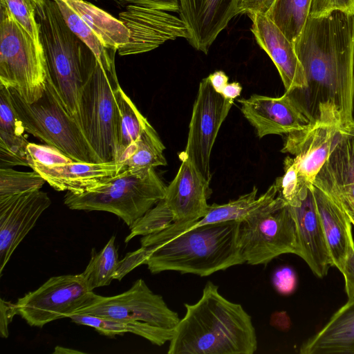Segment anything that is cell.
<instances>
[{"instance_id": "ab89813d", "label": "cell", "mask_w": 354, "mask_h": 354, "mask_svg": "<svg viewBox=\"0 0 354 354\" xmlns=\"http://www.w3.org/2000/svg\"><path fill=\"white\" fill-rule=\"evenodd\" d=\"M149 252L148 248L141 246L139 249L127 253L122 260L118 261L113 279L120 281L133 269L145 264Z\"/></svg>"}, {"instance_id": "484cf974", "label": "cell", "mask_w": 354, "mask_h": 354, "mask_svg": "<svg viewBox=\"0 0 354 354\" xmlns=\"http://www.w3.org/2000/svg\"><path fill=\"white\" fill-rule=\"evenodd\" d=\"M69 318L76 324L92 327L100 334L109 337L130 333L144 337L153 344L162 346L173 337L171 333L140 322L119 320L87 314H75Z\"/></svg>"}, {"instance_id": "f907efd6", "label": "cell", "mask_w": 354, "mask_h": 354, "mask_svg": "<svg viewBox=\"0 0 354 354\" xmlns=\"http://www.w3.org/2000/svg\"><path fill=\"white\" fill-rule=\"evenodd\" d=\"M63 1H65V0H62Z\"/></svg>"}, {"instance_id": "8fae6325", "label": "cell", "mask_w": 354, "mask_h": 354, "mask_svg": "<svg viewBox=\"0 0 354 354\" xmlns=\"http://www.w3.org/2000/svg\"><path fill=\"white\" fill-rule=\"evenodd\" d=\"M82 274L52 277L37 289L26 293L15 303L17 315L30 326L70 317L91 299Z\"/></svg>"}, {"instance_id": "52a82bcc", "label": "cell", "mask_w": 354, "mask_h": 354, "mask_svg": "<svg viewBox=\"0 0 354 354\" xmlns=\"http://www.w3.org/2000/svg\"><path fill=\"white\" fill-rule=\"evenodd\" d=\"M0 10V85L33 103L42 95L48 79L44 50L2 1Z\"/></svg>"}, {"instance_id": "44dd1931", "label": "cell", "mask_w": 354, "mask_h": 354, "mask_svg": "<svg viewBox=\"0 0 354 354\" xmlns=\"http://www.w3.org/2000/svg\"><path fill=\"white\" fill-rule=\"evenodd\" d=\"M57 191L82 194L94 189L125 171L116 162H72L46 167H30Z\"/></svg>"}, {"instance_id": "ac0fdd59", "label": "cell", "mask_w": 354, "mask_h": 354, "mask_svg": "<svg viewBox=\"0 0 354 354\" xmlns=\"http://www.w3.org/2000/svg\"><path fill=\"white\" fill-rule=\"evenodd\" d=\"M342 127L330 124L309 123L287 135L283 153H289L301 178L313 184L339 136Z\"/></svg>"}, {"instance_id": "e575fe53", "label": "cell", "mask_w": 354, "mask_h": 354, "mask_svg": "<svg viewBox=\"0 0 354 354\" xmlns=\"http://www.w3.org/2000/svg\"><path fill=\"white\" fill-rule=\"evenodd\" d=\"M25 136L10 135L0 131V169L13 166H28Z\"/></svg>"}, {"instance_id": "4fadbf2b", "label": "cell", "mask_w": 354, "mask_h": 354, "mask_svg": "<svg viewBox=\"0 0 354 354\" xmlns=\"http://www.w3.org/2000/svg\"><path fill=\"white\" fill-rule=\"evenodd\" d=\"M118 19L129 32V41L118 49L122 56L146 53L167 41L189 37L183 20L168 11L131 4Z\"/></svg>"}, {"instance_id": "30bf717a", "label": "cell", "mask_w": 354, "mask_h": 354, "mask_svg": "<svg viewBox=\"0 0 354 354\" xmlns=\"http://www.w3.org/2000/svg\"><path fill=\"white\" fill-rule=\"evenodd\" d=\"M75 314L140 322L172 335L180 319L162 297L153 292L142 279L136 280L127 291L116 295L103 297L94 292L91 300Z\"/></svg>"}, {"instance_id": "3957f363", "label": "cell", "mask_w": 354, "mask_h": 354, "mask_svg": "<svg viewBox=\"0 0 354 354\" xmlns=\"http://www.w3.org/2000/svg\"><path fill=\"white\" fill-rule=\"evenodd\" d=\"M239 230V221H232L143 236L141 246L150 251L145 264L152 274L172 270L200 277L243 264Z\"/></svg>"}, {"instance_id": "f35d334b", "label": "cell", "mask_w": 354, "mask_h": 354, "mask_svg": "<svg viewBox=\"0 0 354 354\" xmlns=\"http://www.w3.org/2000/svg\"><path fill=\"white\" fill-rule=\"evenodd\" d=\"M333 11L354 15V0H312L310 17H318Z\"/></svg>"}, {"instance_id": "277c9868", "label": "cell", "mask_w": 354, "mask_h": 354, "mask_svg": "<svg viewBox=\"0 0 354 354\" xmlns=\"http://www.w3.org/2000/svg\"><path fill=\"white\" fill-rule=\"evenodd\" d=\"M37 19L48 76L64 106L77 121L84 78L97 59L69 28L55 0L38 1Z\"/></svg>"}, {"instance_id": "d590c367", "label": "cell", "mask_w": 354, "mask_h": 354, "mask_svg": "<svg viewBox=\"0 0 354 354\" xmlns=\"http://www.w3.org/2000/svg\"><path fill=\"white\" fill-rule=\"evenodd\" d=\"M39 0H1L6 3L19 24L33 38L37 46L42 48L39 26L37 19Z\"/></svg>"}, {"instance_id": "b9f144b4", "label": "cell", "mask_w": 354, "mask_h": 354, "mask_svg": "<svg viewBox=\"0 0 354 354\" xmlns=\"http://www.w3.org/2000/svg\"><path fill=\"white\" fill-rule=\"evenodd\" d=\"M275 0H240L239 14H266Z\"/></svg>"}, {"instance_id": "6da1fadb", "label": "cell", "mask_w": 354, "mask_h": 354, "mask_svg": "<svg viewBox=\"0 0 354 354\" xmlns=\"http://www.w3.org/2000/svg\"><path fill=\"white\" fill-rule=\"evenodd\" d=\"M306 86L285 92L309 123L354 121V15L309 17L295 41Z\"/></svg>"}, {"instance_id": "2e32d148", "label": "cell", "mask_w": 354, "mask_h": 354, "mask_svg": "<svg viewBox=\"0 0 354 354\" xmlns=\"http://www.w3.org/2000/svg\"><path fill=\"white\" fill-rule=\"evenodd\" d=\"M294 218L298 254L319 278L325 277L333 263L317 212L313 184L304 186L288 204Z\"/></svg>"}, {"instance_id": "5bb4252c", "label": "cell", "mask_w": 354, "mask_h": 354, "mask_svg": "<svg viewBox=\"0 0 354 354\" xmlns=\"http://www.w3.org/2000/svg\"><path fill=\"white\" fill-rule=\"evenodd\" d=\"M47 193L36 189L0 197V275L12 253L50 205Z\"/></svg>"}, {"instance_id": "603a6c76", "label": "cell", "mask_w": 354, "mask_h": 354, "mask_svg": "<svg viewBox=\"0 0 354 354\" xmlns=\"http://www.w3.org/2000/svg\"><path fill=\"white\" fill-rule=\"evenodd\" d=\"M301 354H354V300L336 311L300 347Z\"/></svg>"}, {"instance_id": "7bdbcfd3", "label": "cell", "mask_w": 354, "mask_h": 354, "mask_svg": "<svg viewBox=\"0 0 354 354\" xmlns=\"http://www.w3.org/2000/svg\"><path fill=\"white\" fill-rule=\"evenodd\" d=\"M345 281V290L348 301L354 300V246H353L347 257L344 268L342 272Z\"/></svg>"}, {"instance_id": "7dc6e473", "label": "cell", "mask_w": 354, "mask_h": 354, "mask_svg": "<svg viewBox=\"0 0 354 354\" xmlns=\"http://www.w3.org/2000/svg\"><path fill=\"white\" fill-rule=\"evenodd\" d=\"M242 91L241 85L238 82L227 83L221 93L225 98L234 100L239 97Z\"/></svg>"}, {"instance_id": "d6986e66", "label": "cell", "mask_w": 354, "mask_h": 354, "mask_svg": "<svg viewBox=\"0 0 354 354\" xmlns=\"http://www.w3.org/2000/svg\"><path fill=\"white\" fill-rule=\"evenodd\" d=\"M241 111L261 138L268 135H288L309 124L288 95L270 97L254 94L242 98Z\"/></svg>"}, {"instance_id": "8992f818", "label": "cell", "mask_w": 354, "mask_h": 354, "mask_svg": "<svg viewBox=\"0 0 354 354\" xmlns=\"http://www.w3.org/2000/svg\"><path fill=\"white\" fill-rule=\"evenodd\" d=\"M12 105L28 133L77 162H99L78 122L64 106L48 76L40 98L29 104L12 88Z\"/></svg>"}, {"instance_id": "60d3db41", "label": "cell", "mask_w": 354, "mask_h": 354, "mask_svg": "<svg viewBox=\"0 0 354 354\" xmlns=\"http://www.w3.org/2000/svg\"><path fill=\"white\" fill-rule=\"evenodd\" d=\"M272 282L279 293L290 295L295 291L297 286L296 273L291 267H279L274 272Z\"/></svg>"}, {"instance_id": "9c48e42d", "label": "cell", "mask_w": 354, "mask_h": 354, "mask_svg": "<svg viewBox=\"0 0 354 354\" xmlns=\"http://www.w3.org/2000/svg\"><path fill=\"white\" fill-rule=\"evenodd\" d=\"M239 241L245 262L266 265L275 257L297 255L294 218L288 203L279 195L239 222Z\"/></svg>"}, {"instance_id": "5b68a950", "label": "cell", "mask_w": 354, "mask_h": 354, "mask_svg": "<svg viewBox=\"0 0 354 354\" xmlns=\"http://www.w3.org/2000/svg\"><path fill=\"white\" fill-rule=\"evenodd\" d=\"M166 189L154 168L126 169L86 192H67L64 203L73 210L112 213L130 227L165 198Z\"/></svg>"}, {"instance_id": "7402d4cb", "label": "cell", "mask_w": 354, "mask_h": 354, "mask_svg": "<svg viewBox=\"0 0 354 354\" xmlns=\"http://www.w3.org/2000/svg\"><path fill=\"white\" fill-rule=\"evenodd\" d=\"M313 188L333 266L342 272L354 246L351 221L338 201L315 185H313Z\"/></svg>"}, {"instance_id": "ee69618b", "label": "cell", "mask_w": 354, "mask_h": 354, "mask_svg": "<svg viewBox=\"0 0 354 354\" xmlns=\"http://www.w3.org/2000/svg\"><path fill=\"white\" fill-rule=\"evenodd\" d=\"M17 315L15 304L0 299V335L7 338L9 335L8 326L13 317Z\"/></svg>"}, {"instance_id": "c3c4849f", "label": "cell", "mask_w": 354, "mask_h": 354, "mask_svg": "<svg viewBox=\"0 0 354 354\" xmlns=\"http://www.w3.org/2000/svg\"><path fill=\"white\" fill-rule=\"evenodd\" d=\"M53 354H75V353H84V352L77 351L75 349H72L69 348H66L60 346H57L54 348Z\"/></svg>"}, {"instance_id": "1f68e13d", "label": "cell", "mask_w": 354, "mask_h": 354, "mask_svg": "<svg viewBox=\"0 0 354 354\" xmlns=\"http://www.w3.org/2000/svg\"><path fill=\"white\" fill-rule=\"evenodd\" d=\"M55 1L69 28L91 50L99 63L106 67L115 66L117 50L104 46L91 28L66 2Z\"/></svg>"}, {"instance_id": "74e56055", "label": "cell", "mask_w": 354, "mask_h": 354, "mask_svg": "<svg viewBox=\"0 0 354 354\" xmlns=\"http://www.w3.org/2000/svg\"><path fill=\"white\" fill-rule=\"evenodd\" d=\"M28 167L41 165L53 167L74 161L56 148L29 142L26 147Z\"/></svg>"}, {"instance_id": "7a4b0ae2", "label": "cell", "mask_w": 354, "mask_h": 354, "mask_svg": "<svg viewBox=\"0 0 354 354\" xmlns=\"http://www.w3.org/2000/svg\"><path fill=\"white\" fill-rule=\"evenodd\" d=\"M186 313L169 341L168 354H253L257 337L251 316L221 295L209 281L199 300L185 304Z\"/></svg>"}, {"instance_id": "836d02e7", "label": "cell", "mask_w": 354, "mask_h": 354, "mask_svg": "<svg viewBox=\"0 0 354 354\" xmlns=\"http://www.w3.org/2000/svg\"><path fill=\"white\" fill-rule=\"evenodd\" d=\"M46 180L35 171H19L11 168L0 169V197L40 189Z\"/></svg>"}, {"instance_id": "d4e9b609", "label": "cell", "mask_w": 354, "mask_h": 354, "mask_svg": "<svg viewBox=\"0 0 354 354\" xmlns=\"http://www.w3.org/2000/svg\"><path fill=\"white\" fill-rule=\"evenodd\" d=\"M91 28L108 48L117 50L129 39V32L119 19L84 0L65 1Z\"/></svg>"}, {"instance_id": "ba28073f", "label": "cell", "mask_w": 354, "mask_h": 354, "mask_svg": "<svg viewBox=\"0 0 354 354\" xmlns=\"http://www.w3.org/2000/svg\"><path fill=\"white\" fill-rule=\"evenodd\" d=\"M120 87L115 67L97 60L84 78L77 121L99 162L116 160V92Z\"/></svg>"}, {"instance_id": "8d00e7d4", "label": "cell", "mask_w": 354, "mask_h": 354, "mask_svg": "<svg viewBox=\"0 0 354 354\" xmlns=\"http://www.w3.org/2000/svg\"><path fill=\"white\" fill-rule=\"evenodd\" d=\"M278 194L288 204L300 193L306 183L299 176L293 158L289 156L284 160V174L276 179L274 183Z\"/></svg>"}, {"instance_id": "f1b7e54d", "label": "cell", "mask_w": 354, "mask_h": 354, "mask_svg": "<svg viewBox=\"0 0 354 354\" xmlns=\"http://www.w3.org/2000/svg\"><path fill=\"white\" fill-rule=\"evenodd\" d=\"M116 102L118 111L115 124V162L137 140L149 122L121 86L116 92Z\"/></svg>"}, {"instance_id": "83f0119b", "label": "cell", "mask_w": 354, "mask_h": 354, "mask_svg": "<svg viewBox=\"0 0 354 354\" xmlns=\"http://www.w3.org/2000/svg\"><path fill=\"white\" fill-rule=\"evenodd\" d=\"M258 189L254 187L248 194L240 196L237 199L227 203L209 205L205 216L193 225L216 223L225 221H241L257 208L274 198L278 194L275 184L267 191L257 197Z\"/></svg>"}, {"instance_id": "f546056e", "label": "cell", "mask_w": 354, "mask_h": 354, "mask_svg": "<svg viewBox=\"0 0 354 354\" xmlns=\"http://www.w3.org/2000/svg\"><path fill=\"white\" fill-rule=\"evenodd\" d=\"M312 0H275L266 14L292 43L301 32Z\"/></svg>"}, {"instance_id": "cb8c5ba5", "label": "cell", "mask_w": 354, "mask_h": 354, "mask_svg": "<svg viewBox=\"0 0 354 354\" xmlns=\"http://www.w3.org/2000/svg\"><path fill=\"white\" fill-rule=\"evenodd\" d=\"M354 184V121L342 127L339 136L313 185L329 195Z\"/></svg>"}, {"instance_id": "e0dca14e", "label": "cell", "mask_w": 354, "mask_h": 354, "mask_svg": "<svg viewBox=\"0 0 354 354\" xmlns=\"http://www.w3.org/2000/svg\"><path fill=\"white\" fill-rule=\"evenodd\" d=\"M240 0H178L180 18L186 26L189 44L207 54L229 22L239 15Z\"/></svg>"}, {"instance_id": "4316f807", "label": "cell", "mask_w": 354, "mask_h": 354, "mask_svg": "<svg viewBox=\"0 0 354 354\" xmlns=\"http://www.w3.org/2000/svg\"><path fill=\"white\" fill-rule=\"evenodd\" d=\"M165 149L158 134L148 122L137 140L130 145L116 162L126 169H149L167 165Z\"/></svg>"}, {"instance_id": "f6af8a7d", "label": "cell", "mask_w": 354, "mask_h": 354, "mask_svg": "<svg viewBox=\"0 0 354 354\" xmlns=\"http://www.w3.org/2000/svg\"><path fill=\"white\" fill-rule=\"evenodd\" d=\"M168 12H178V0H116Z\"/></svg>"}, {"instance_id": "7c38bea8", "label": "cell", "mask_w": 354, "mask_h": 354, "mask_svg": "<svg viewBox=\"0 0 354 354\" xmlns=\"http://www.w3.org/2000/svg\"><path fill=\"white\" fill-rule=\"evenodd\" d=\"M234 100L216 92L207 77L203 79L193 106L185 155L209 183L210 158L220 127Z\"/></svg>"}, {"instance_id": "d6a6232c", "label": "cell", "mask_w": 354, "mask_h": 354, "mask_svg": "<svg viewBox=\"0 0 354 354\" xmlns=\"http://www.w3.org/2000/svg\"><path fill=\"white\" fill-rule=\"evenodd\" d=\"M174 221V214L163 198L133 223L124 242L127 243L136 236L156 234Z\"/></svg>"}, {"instance_id": "bcb514c9", "label": "cell", "mask_w": 354, "mask_h": 354, "mask_svg": "<svg viewBox=\"0 0 354 354\" xmlns=\"http://www.w3.org/2000/svg\"><path fill=\"white\" fill-rule=\"evenodd\" d=\"M207 78L214 89L219 93L222 92L228 82V77L222 71H217L211 73Z\"/></svg>"}, {"instance_id": "681fc988", "label": "cell", "mask_w": 354, "mask_h": 354, "mask_svg": "<svg viewBox=\"0 0 354 354\" xmlns=\"http://www.w3.org/2000/svg\"><path fill=\"white\" fill-rule=\"evenodd\" d=\"M346 212L349 216L351 223L354 225V212H347V211H346Z\"/></svg>"}, {"instance_id": "4dcf8cb0", "label": "cell", "mask_w": 354, "mask_h": 354, "mask_svg": "<svg viewBox=\"0 0 354 354\" xmlns=\"http://www.w3.org/2000/svg\"><path fill=\"white\" fill-rule=\"evenodd\" d=\"M115 241L113 236L99 252L95 248L91 250L90 261L81 273L90 291L109 286L113 279L119 261Z\"/></svg>"}, {"instance_id": "ffe728a7", "label": "cell", "mask_w": 354, "mask_h": 354, "mask_svg": "<svg viewBox=\"0 0 354 354\" xmlns=\"http://www.w3.org/2000/svg\"><path fill=\"white\" fill-rule=\"evenodd\" d=\"M248 16L252 21L251 31L257 44L275 65L285 92L304 88L306 78L294 44L266 15L256 13Z\"/></svg>"}, {"instance_id": "9a60e30c", "label": "cell", "mask_w": 354, "mask_h": 354, "mask_svg": "<svg viewBox=\"0 0 354 354\" xmlns=\"http://www.w3.org/2000/svg\"><path fill=\"white\" fill-rule=\"evenodd\" d=\"M180 158L182 163L164 198L174 217L165 229L173 232L185 230L205 216L211 193L209 183L192 162L183 153Z\"/></svg>"}]
</instances>
